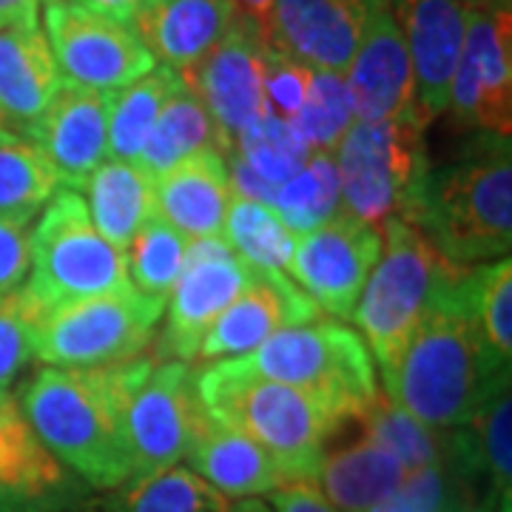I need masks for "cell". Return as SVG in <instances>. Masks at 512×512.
<instances>
[{
	"label": "cell",
	"mask_w": 512,
	"mask_h": 512,
	"mask_svg": "<svg viewBox=\"0 0 512 512\" xmlns=\"http://www.w3.org/2000/svg\"><path fill=\"white\" fill-rule=\"evenodd\" d=\"M387 0H274L265 46L313 72H348L373 12Z\"/></svg>",
	"instance_id": "17"
},
{
	"label": "cell",
	"mask_w": 512,
	"mask_h": 512,
	"mask_svg": "<svg viewBox=\"0 0 512 512\" xmlns=\"http://www.w3.org/2000/svg\"><path fill=\"white\" fill-rule=\"evenodd\" d=\"M470 293L478 328L495 362L512 365V262L510 256L470 271Z\"/></svg>",
	"instance_id": "38"
},
{
	"label": "cell",
	"mask_w": 512,
	"mask_h": 512,
	"mask_svg": "<svg viewBox=\"0 0 512 512\" xmlns=\"http://www.w3.org/2000/svg\"><path fill=\"white\" fill-rule=\"evenodd\" d=\"M467 12H498V9H510L512 0H458Z\"/></svg>",
	"instance_id": "47"
},
{
	"label": "cell",
	"mask_w": 512,
	"mask_h": 512,
	"mask_svg": "<svg viewBox=\"0 0 512 512\" xmlns=\"http://www.w3.org/2000/svg\"><path fill=\"white\" fill-rule=\"evenodd\" d=\"M362 433L379 441L393 456L407 467V473H419L427 467H436L447 453V430H430L410 413H404L384 390L367 404L359 416Z\"/></svg>",
	"instance_id": "33"
},
{
	"label": "cell",
	"mask_w": 512,
	"mask_h": 512,
	"mask_svg": "<svg viewBox=\"0 0 512 512\" xmlns=\"http://www.w3.org/2000/svg\"><path fill=\"white\" fill-rule=\"evenodd\" d=\"M390 12L410 55L416 106L430 126L450 103L470 12L458 0H390Z\"/></svg>",
	"instance_id": "18"
},
{
	"label": "cell",
	"mask_w": 512,
	"mask_h": 512,
	"mask_svg": "<svg viewBox=\"0 0 512 512\" xmlns=\"http://www.w3.org/2000/svg\"><path fill=\"white\" fill-rule=\"evenodd\" d=\"M74 3H83L89 9H97V12H106L111 18L131 20L134 12L146 3V0H74Z\"/></svg>",
	"instance_id": "45"
},
{
	"label": "cell",
	"mask_w": 512,
	"mask_h": 512,
	"mask_svg": "<svg viewBox=\"0 0 512 512\" xmlns=\"http://www.w3.org/2000/svg\"><path fill=\"white\" fill-rule=\"evenodd\" d=\"M83 188L94 228L120 251L157 214V177L137 160H106Z\"/></svg>",
	"instance_id": "27"
},
{
	"label": "cell",
	"mask_w": 512,
	"mask_h": 512,
	"mask_svg": "<svg viewBox=\"0 0 512 512\" xmlns=\"http://www.w3.org/2000/svg\"><path fill=\"white\" fill-rule=\"evenodd\" d=\"M231 151L239 154L248 168H254L271 188L288 183L293 174L305 168L313 154L311 148L302 143V137L293 131L291 120L274 114L268 106H262L254 120L242 128Z\"/></svg>",
	"instance_id": "35"
},
{
	"label": "cell",
	"mask_w": 512,
	"mask_h": 512,
	"mask_svg": "<svg viewBox=\"0 0 512 512\" xmlns=\"http://www.w3.org/2000/svg\"><path fill=\"white\" fill-rule=\"evenodd\" d=\"M424 131L421 120H356L333 151L342 211L376 228L387 220L413 225L430 171Z\"/></svg>",
	"instance_id": "7"
},
{
	"label": "cell",
	"mask_w": 512,
	"mask_h": 512,
	"mask_svg": "<svg viewBox=\"0 0 512 512\" xmlns=\"http://www.w3.org/2000/svg\"><path fill=\"white\" fill-rule=\"evenodd\" d=\"M271 512H342L330 504V498L316 481H293L265 498Z\"/></svg>",
	"instance_id": "43"
},
{
	"label": "cell",
	"mask_w": 512,
	"mask_h": 512,
	"mask_svg": "<svg viewBox=\"0 0 512 512\" xmlns=\"http://www.w3.org/2000/svg\"><path fill=\"white\" fill-rule=\"evenodd\" d=\"M185 467L228 498H268L296 481L274 453L211 413H205L191 441Z\"/></svg>",
	"instance_id": "23"
},
{
	"label": "cell",
	"mask_w": 512,
	"mask_h": 512,
	"mask_svg": "<svg viewBox=\"0 0 512 512\" xmlns=\"http://www.w3.org/2000/svg\"><path fill=\"white\" fill-rule=\"evenodd\" d=\"M512 137L478 134L458 160L427 171L413 225L456 268L512 251Z\"/></svg>",
	"instance_id": "3"
},
{
	"label": "cell",
	"mask_w": 512,
	"mask_h": 512,
	"mask_svg": "<svg viewBox=\"0 0 512 512\" xmlns=\"http://www.w3.org/2000/svg\"><path fill=\"white\" fill-rule=\"evenodd\" d=\"M259 276L248 259L225 239H191L180 279L165 299V328L160 333V359L197 362L205 333L225 308Z\"/></svg>",
	"instance_id": "13"
},
{
	"label": "cell",
	"mask_w": 512,
	"mask_h": 512,
	"mask_svg": "<svg viewBox=\"0 0 512 512\" xmlns=\"http://www.w3.org/2000/svg\"><path fill=\"white\" fill-rule=\"evenodd\" d=\"M180 77L217 123L222 154H228L265 106V37L259 23L239 15L220 43Z\"/></svg>",
	"instance_id": "16"
},
{
	"label": "cell",
	"mask_w": 512,
	"mask_h": 512,
	"mask_svg": "<svg viewBox=\"0 0 512 512\" xmlns=\"http://www.w3.org/2000/svg\"><path fill=\"white\" fill-rule=\"evenodd\" d=\"M180 86H183V77L174 69L157 63L146 77L109 94L111 160H140V151L146 146L160 111Z\"/></svg>",
	"instance_id": "29"
},
{
	"label": "cell",
	"mask_w": 512,
	"mask_h": 512,
	"mask_svg": "<svg viewBox=\"0 0 512 512\" xmlns=\"http://www.w3.org/2000/svg\"><path fill=\"white\" fill-rule=\"evenodd\" d=\"M208 148L222 151L217 123L211 120L200 97L183 83L168 97L137 163L146 165L154 177H160L168 168H174L177 163H183L200 151H208Z\"/></svg>",
	"instance_id": "28"
},
{
	"label": "cell",
	"mask_w": 512,
	"mask_h": 512,
	"mask_svg": "<svg viewBox=\"0 0 512 512\" xmlns=\"http://www.w3.org/2000/svg\"><path fill=\"white\" fill-rule=\"evenodd\" d=\"M29 248L32 265L26 291L46 311L80 299L131 291L126 251L100 237L80 191L57 188L37 217Z\"/></svg>",
	"instance_id": "8"
},
{
	"label": "cell",
	"mask_w": 512,
	"mask_h": 512,
	"mask_svg": "<svg viewBox=\"0 0 512 512\" xmlns=\"http://www.w3.org/2000/svg\"><path fill=\"white\" fill-rule=\"evenodd\" d=\"M276 214L285 220L296 237L308 234L342 211V188H339V168L330 151H313L311 160L288 183L276 188Z\"/></svg>",
	"instance_id": "32"
},
{
	"label": "cell",
	"mask_w": 512,
	"mask_h": 512,
	"mask_svg": "<svg viewBox=\"0 0 512 512\" xmlns=\"http://www.w3.org/2000/svg\"><path fill=\"white\" fill-rule=\"evenodd\" d=\"M259 498H228L185 464L120 490V512H259Z\"/></svg>",
	"instance_id": "30"
},
{
	"label": "cell",
	"mask_w": 512,
	"mask_h": 512,
	"mask_svg": "<svg viewBox=\"0 0 512 512\" xmlns=\"http://www.w3.org/2000/svg\"><path fill=\"white\" fill-rule=\"evenodd\" d=\"M32 214H3L0 211V296L26 285L32 265Z\"/></svg>",
	"instance_id": "42"
},
{
	"label": "cell",
	"mask_w": 512,
	"mask_h": 512,
	"mask_svg": "<svg viewBox=\"0 0 512 512\" xmlns=\"http://www.w3.org/2000/svg\"><path fill=\"white\" fill-rule=\"evenodd\" d=\"M322 319L319 305L288 274L262 271L225 308L202 339L197 362L237 359L268 342L274 333Z\"/></svg>",
	"instance_id": "19"
},
{
	"label": "cell",
	"mask_w": 512,
	"mask_h": 512,
	"mask_svg": "<svg viewBox=\"0 0 512 512\" xmlns=\"http://www.w3.org/2000/svg\"><path fill=\"white\" fill-rule=\"evenodd\" d=\"M407 467L370 436L325 450L316 484L342 512H373L390 501L407 481Z\"/></svg>",
	"instance_id": "26"
},
{
	"label": "cell",
	"mask_w": 512,
	"mask_h": 512,
	"mask_svg": "<svg viewBox=\"0 0 512 512\" xmlns=\"http://www.w3.org/2000/svg\"><path fill=\"white\" fill-rule=\"evenodd\" d=\"M259 512H271V510H268V504H265V501H262V507H259Z\"/></svg>",
	"instance_id": "48"
},
{
	"label": "cell",
	"mask_w": 512,
	"mask_h": 512,
	"mask_svg": "<svg viewBox=\"0 0 512 512\" xmlns=\"http://www.w3.org/2000/svg\"><path fill=\"white\" fill-rule=\"evenodd\" d=\"M165 302L140 291L109 293L52 308L35 330V362L46 367H103L146 356Z\"/></svg>",
	"instance_id": "9"
},
{
	"label": "cell",
	"mask_w": 512,
	"mask_h": 512,
	"mask_svg": "<svg viewBox=\"0 0 512 512\" xmlns=\"http://www.w3.org/2000/svg\"><path fill=\"white\" fill-rule=\"evenodd\" d=\"M0 512H120V493H97L35 436L15 390L0 393Z\"/></svg>",
	"instance_id": "11"
},
{
	"label": "cell",
	"mask_w": 512,
	"mask_h": 512,
	"mask_svg": "<svg viewBox=\"0 0 512 512\" xmlns=\"http://www.w3.org/2000/svg\"><path fill=\"white\" fill-rule=\"evenodd\" d=\"M60 188L55 168L43 151L12 131L0 134V211L3 214H32L37 217L43 205Z\"/></svg>",
	"instance_id": "36"
},
{
	"label": "cell",
	"mask_w": 512,
	"mask_h": 512,
	"mask_svg": "<svg viewBox=\"0 0 512 512\" xmlns=\"http://www.w3.org/2000/svg\"><path fill=\"white\" fill-rule=\"evenodd\" d=\"M43 0H0V29L40 23Z\"/></svg>",
	"instance_id": "44"
},
{
	"label": "cell",
	"mask_w": 512,
	"mask_h": 512,
	"mask_svg": "<svg viewBox=\"0 0 512 512\" xmlns=\"http://www.w3.org/2000/svg\"><path fill=\"white\" fill-rule=\"evenodd\" d=\"M188 245L191 239L180 234L171 222H165L160 214L143 222V228L134 234L126 248L131 288L165 302L168 293L174 291V282L180 279Z\"/></svg>",
	"instance_id": "34"
},
{
	"label": "cell",
	"mask_w": 512,
	"mask_h": 512,
	"mask_svg": "<svg viewBox=\"0 0 512 512\" xmlns=\"http://www.w3.org/2000/svg\"><path fill=\"white\" fill-rule=\"evenodd\" d=\"M157 359L103 367H43L20 387L18 404L40 444L97 493L131 481L128 407Z\"/></svg>",
	"instance_id": "1"
},
{
	"label": "cell",
	"mask_w": 512,
	"mask_h": 512,
	"mask_svg": "<svg viewBox=\"0 0 512 512\" xmlns=\"http://www.w3.org/2000/svg\"><path fill=\"white\" fill-rule=\"evenodd\" d=\"M40 20L66 83L111 94L157 66L128 20L111 18L74 0H43Z\"/></svg>",
	"instance_id": "10"
},
{
	"label": "cell",
	"mask_w": 512,
	"mask_h": 512,
	"mask_svg": "<svg viewBox=\"0 0 512 512\" xmlns=\"http://www.w3.org/2000/svg\"><path fill=\"white\" fill-rule=\"evenodd\" d=\"M228 362L245 373L311 393L348 424L379 396L376 365L365 339L333 319L279 330L256 350Z\"/></svg>",
	"instance_id": "6"
},
{
	"label": "cell",
	"mask_w": 512,
	"mask_h": 512,
	"mask_svg": "<svg viewBox=\"0 0 512 512\" xmlns=\"http://www.w3.org/2000/svg\"><path fill=\"white\" fill-rule=\"evenodd\" d=\"M379 231L382 256L367 276L350 319L362 333L387 390L424 313L441 288L464 268L450 265L410 222L387 220Z\"/></svg>",
	"instance_id": "5"
},
{
	"label": "cell",
	"mask_w": 512,
	"mask_h": 512,
	"mask_svg": "<svg viewBox=\"0 0 512 512\" xmlns=\"http://www.w3.org/2000/svg\"><path fill=\"white\" fill-rule=\"evenodd\" d=\"M379 256L382 231L339 211L319 228L296 237L288 276L319 311L333 319H350Z\"/></svg>",
	"instance_id": "14"
},
{
	"label": "cell",
	"mask_w": 512,
	"mask_h": 512,
	"mask_svg": "<svg viewBox=\"0 0 512 512\" xmlns=\"http://www.w3.org/2000/svg\"><path fill=\"white\" fill-rule=\"evenodd\" d=\"M26 140L52 163L60 188H83L109 160V94L63 80L52 106Z\"/></svg>",
	"instance_id": "20"
},
{
	"label": "cell",
	"mask_w": 512,
	"mask_h": 512,
	"mask_svg": "<svg viewBox=\"0 0 512 512\" xmlns=\"http://www.w3.org/2000/svg\"><path fill=\"white\" fill-rule=\"evenodd\" d=\"M237 18V0H146L128 23L160 66L183 74L220 43Z\"/></svg>",
	"instance_id": "22"
},
{
	"label": "cell",
	"mask_w": 512,
	"mask_h": 512,
	"mask_svg": "<svg viewBox=\"0 0 512 512\" xmlns=\"http://www.w3.org/2000/svg\"><path fill=\"white\" fill-rule=\"evenodd\" d=\"M46 308L26 285L0 296V393L12 390L18 376L35 362V330Z\"/></svg>",
	"instance_id": "40"
},
{
	"label": "cell",
	"mask_w": 512,
	"mask_h": 512,
	"mask_svg": "<svg viewBox=\"0 0 512 512\" xmlns=\"http://www.w3.org/2000/svg\"><path fill=\"white\" fill-rule=\"evenodd\" d=\"M461 126L478 134L512 137V12H470L467 35L450 86V103Z\"/></svg>",
	"instance_id": "15"
},
{
	"label": "cell",
	"mask_w": 512,
	"mask_h": 512,
	"mask_svg": "<svg viewBox=\"0 0 512 512\" xmlns=\"http://www.w3.org/2000/svg\"><path fill=\"white\" fill-rule=\"evenodd\" d=\"M205 413L194 367L177 359L154 362L128 407V484L183 464Z\"/></svg>",
	"instance_id": "12"
},
{
	"label": "cell",
	"mask_w": 512,
	"mask_h": 512,
	"mask_svg": "<svg viewBox=\"0 0 512 512\" xmlns=\"http://www.w3.org/2000/svg\"><path fill=\"white\" fill-rule=\"evenodd\" d=\"M373 512H476V495L456 467L441 461L410 473L402 490Z\"/></svg>",
	"instance_id": "39"
},
{
	"label": "cell",
	"mask_w": 512,
	"mask_h": 512,
	"mask_svg": "<svg viewBox=\"0 0 512 512\" xmlns=\"http://www.w3.org/2000/svg\"><path fill=\"white\" fill-rule=\"evenodd\" d=\"M356 123V106L345 74L313 72L305 106L291 120L293 131L311 151H336L348 128Z\"/></svg>",
	"instance_id": "37"
},
{
	"label": "cell",
	"mask_w": 512,
	"mask_h": 512,
	"mask_svg": "<svg viewBox=\"0 0 512 512\" xmlns=\"http://www.w3.org/2000/svg\"><path fill=\"white\" fill-rule=\"evenodd\" d=\"M470 271H458L402 353L393 384L384 390L393 402L430 430H458L470 424L490 393L495 376L512 365L495 362L487 348L470 293Z\"/></svg>",
	"instance_id": "2"
},
{
	"label": "cell",
	"mask_w": 512,
	"mask_h": 512,
	"mask_svg": "<svg viewBox=\"0 0 512 512\" xmlns=\"http://www.w3.org/2000/svg\"><path fill=\"white\" fill-rule=\"evenodd\" d=\"M345 80L353 94L356 120H421L424 123L416 106L410 55L404 46L402 29L390 12V0L373 12L365 37L345 72Z\"/></svg>",
	"instance_id": "21"
},
{
	"label": "cell",
	"mask_w": 512,
	"mask_h": 512,
	"mask_svg": "<svg viewBox=\"0 0 512 512\" xmlns=\"http://www.w3.org/2000/svg\"><path fill=\"white\" fill-rule=\"evenodd\" d=\"M311 80L313 69L265 46V106L274 114L293 120L308 100Z\"/></svg>",
	"instance_id": "41"
},
{
	"label": "cell",
	"mask_w": 512,
	"mask_h": 512,
	"mask_svg": "<svg viewBox=\"0 0 512 512\" xmlns=\"http://www.w3.org/2000/svg\"><path fill=\"white\" fill-rule=\"evenodd\" d=\"M6 131H9V128L3 126V120H0V134H6Z\"/></svg>",
	"instance_id": "49"
},
{
	"label": "cell",
	"mask_w": 512,
	"mask_h": 512,
	"mask_svg": "<svg viewBox=\"0 0 512 512\" xmlns=\"http://www.w3.org/2000/svg\"><path fill=\"white\" fill-rule=\"evenodd\" d=\"M63 86L49 40L40 23L0 29V120L18 137L52 106Z\"/></svg>",
	"instance_id": "24"
},
{
	"label": "cell",
	"mask_w": 512,
	"mask_h": 512,
	"mask_svg": "<svg viewBox=\"0 0 512 512\" xmlns=\"http://www.w3.org/2000/svg\"><path fill=\"white\" fill-rule=\"evenodd\" d=\"M197 393L214 419L274 453L296 481H316L330 439L348 424L311 393L245 373L228 359L197 373Z\"/></svg>",
	"instance_id": "4"
},
{
	"label": "cell",
	"mask_w": 512,
	"mask_h": 512,
	"mask_svg": "<svg viewBox=\"0 0 512 512\" xmlns=\"http://www.w3.org/2000/svg\"><path fill=\"white\" fill-rule=\"evenodd\" d=\"M231 197L220 148L200 151L157 177V214L188 239H222Z\"/></svg>",
	"instance_id": "25"
},
{
	"label": "cell",
	"mask_w": 512,
	"mask_h": 512,
	"mask_svg": "<svg viewBox=\"0 0 512 512\" xmlns=\"http://www.w3.org/2000/svg\"><path fill=\"white\" fill-rule=\"evenodd\" d=\"M222 239L242 259H248L254 268L279 271V274H288V268H291L296 234L268 202L248 200V197L234 194L228 217H225Z\"/></svg>",
	"instance_id": "31"
},
{
	"label": "cell",
	"mask_w": 512,
	"mask_h": 512,
	"mask_svg": "<svg viewBox=\"0 0 512 512\" xmlns=\"http://www.w3.org/2000/svg\"><path fill=\"white\" fill-rule=\"evenodd\" d=\"M271 6H274V0H237L239 15L242 18H251L259 26H262V20L268 18Z\"/></svg>",
	"instance_id": "46"
}]
</instances>
